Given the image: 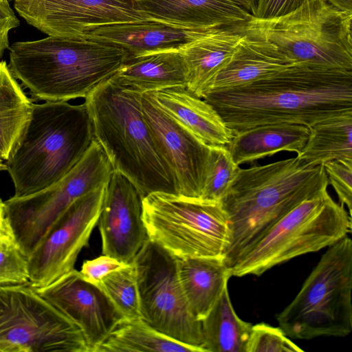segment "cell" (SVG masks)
I'll use <instances>...</instances> for the list:
<instances>
[{"label":"cell","instance_id":"6da1fadb","mask_svg":"<svg viewBox=\"0 0 352 352\" xmlns=\"http://www.w3.org/2000/svg\"><path fill=\"white\" fill-rule=\"evenodd\" d=\"M202 98L234 133L274 123L309 127L352 112V70L294 64L243 85L206 92Z\"/></svg>","mask_w":352,"mask_h":352},{"label":"cell","instance_id":"7a4b0ae2","mask_svg":"<svg viewBox=\"0 0 352 352\" xmlns=\"http://www.w3.org/2000/svg\"><path fill=\"white\" fill-rule=\"evenodd\" d=\"M324 164L297 156L239 168L219 203L228 221L223 259L228 267L268 228L304 200L327 190Z\"/></svg>","mask_w":352,"mask_h":352},{"label":"cell","instance_id":"3957f363","mask_svg":"<svg viewBox=\"0 0 352 352\" xmlns=\"http://www.w3.org/2000/svg\"><path fill=\"white\" fill-rule=\"evenodd\" d=\"M142 94L111 76L85 98L94 140L113 171L128 179L142 199L150 193L177 194L176 182L142 113Z\"/></svg>","mask_w":352,"mask_h":352},{"label":"cell","instance_id":"277c9868","mask_svg":"<svg viewBox=\"0 0 352 352\" xmlns=\"http://www.w3.org/2000/svg\"><path fill=\"white\" fill-rule=\"evenodd\" d=\"M8 67L35 100L85 98L128 57L121 47L87 38L48 36L9 47Z\"/></svg>","mask_w":352,"mask_h":352},{"label":"cell","instance_id":"5b68a950","mask_svg":"<svg viewBox=\"0 0 352 352\" xmlns=\"http://www.w3.org/2000/svg\"><path fill=\"white\" fill-rule=\"evenodd\" d=\"M94 140L85 102L46 101L32 104L30 120L6 161L14 197L40 191L63 178Z\"/></svg>","mask_w":352,"mask_h":352},{"label":"cell","instance_id":"8992f818","mask_svg":"<svg viewBox=\"0 0 352 352\" xmlns=\"http://www.w3.org/2000/svg\"><path fill=\"white\" fill-rule=\"evenodd\" d=\"M351 231V217L325 190L294 207L246 248L231 276H261L295 257L329 247Z\"/></svg>","mask_w":352,"mask_h":352},{"label":"cell","instance_id":"52a82bcc","mask_svg":"<svg viewBox=\"0 0 352 352\" xmlns=\"http://www.w3.org/2000/svg\"><path fill=\"white\" fill-rule=\"evenodd\" d=\"M352 241L329 246L294 299L276 316L292 339L344 337L352 331Z\"/></svg>","mask_w":352,"mask_h":352},{"label":"cell","instance_id":"ba28073f","mask_svg":"<svg viewBox=\"0 0 352 352\" xmlns=\"http://www.w3.org/2000/svg\"><path fill=\"white\" fill-rule=\"evenodd\" d=\"M352 12L327 0H307L280 16L244 25L245 32L274 44L294 64L352 70Z\"/></svg>","mask_w":352,"mask_h":352},{"label":"cell","instance_id":"9c48e42d","mask_svg":"<svg viewBox=\"0 0 352 352\" xmlns=\"http://www.w3.org/2000/svg\"><path fill=\"white\" fill-rule=\"evenodd\" d=\"M149 239L177 258L223 257L228 221L219 202L162 192L142 199Z\"/></svg>","mask_w":352,"mask_h":352},{"label":"cell","instance_id":"30bf717a","mask_svg":"<svg viewBox=\"0 0 352 352\" xmlns=\"http://www.w3.org/2000/svg\"><path fill=\"white\" fill-rule=\"evenodd\" d=\"M113 172L94 140L78 162L60 180L40 191L4 201L7 223L28 257L52 226L78 198L108 182Z\"/></svg>","mask_w":352,"mask_h":352},{"label":"cell","instance_id":"8fae6325","mask_svg":"<svg viewBox=\"0 0 352 352\" xmlns=\"http://www.w3.org/2000/svg\"><path fill=\"white\" fill-rule=\"evenodd\" d=\"M0 352H90L80 328L30 283L0 287Z\"/></svg>","mask_w":352,"mask_h":352},{"label":"cell","instance_id":"7c38bea8","mask_svg":"<svg viewBox=\"0 0 352 352\" xmlns=\"http://www.w3.org/2000/svg\"><path fill=\"white\" fill-rule=\"evenodd\" d=\"M132 263L141 318L174 340L204 349L201 322L191 314L187 305L179 279L177 257L148 239Z\"/></svg>","mask_w":352,"mask_h":352},{"label":"cell","instance_id":"4fadbf2b","mask_svg":"<svg viewBox=\"0 0 352 352\" xmlns=\"http://www.w3.org/2000/svg\"><path fill=\"white\" fill-rule=\"evenodd\" d=\"M106 184L76 199L28 257L32 287H45L74 270L80 251L88 245L98 223Z\"/></svg>","mask_w":352,"mask_h":352},{"label":"cell","instance_id":"5bb4252c","mask_svg":"<svg viewBox=\"0 0 352 352\" xmlns=\"http://www.w3.org/2000/svg\"><path fill=\"white\" fill-rule=\"evenodd\" d=\"M26 22L48 36L85 38L104 25L150 20L135 0H14Z\"/></svg>","mask_w":352,"mask_h":352},{"label":"cell","instance_id":"9a60e30c","mask_svg":"<svg viewBox=\"0 0 352 352\" xmlns=\"http://www.w3.org/2000/svg\"><path fill=\"white\" fill-rule=\"evenodd\" d=\"M141 104L155 144L173 173L177 194L200 198L210 146L161 109L148 92L142 94Z\"/></svg>","mask_w":352,"mask_h":352},{"label":"cell","instance_id":"2e32d148","mask_svg":"<svg viewBox=\"0 0 352 352\" xmlns=\"http://www.w3.org/2000/svg\"><path fill=\"white\" fill-rule=\"evenodd\" d=\"M35 289L80 328L90 352H96L124 319L104 292L75 269L47 286Z\"/></svg>","mask_w":352,"mask_h":352},{"label":"cell","instance_id":"e0dca14e","mask_svg":"<svg viewBox=\"0 0 352 352\" xmlns=\"http://www.w3.org/2000/svg\"><path fill=\"white\" fill-rule=\"evenodd\" d=\"M98 226L102 252L130 264L149 239L142 219V197L124 176L113 171L106 184Z\"/></svg>","mask_w":352,"mask_h":352},{"label":"cell","instance_id":"ac0fdd59","mask_svg":"<svg viewBox=\"0 0 352 352\" xmlns=\"http://www.w3.org/2000/svg\"><path fill=\"white\" fill-rule=\"evenodd\" d=\"M150 20L190 29L244 25L252 14L236 0H135Z\"/></svg>","mask_w":352,"mask_h":352},{"label":"cell","instance_id":"d6986e66","mask_svg":"<svg viewBox=\"0 0 352 352\" xmlns=\"http://www.w3.org/2000/svg\"><path fill=\"white\" fill-rule=\"evenodd\" d=\"M208 30L148 20L100 27L88 33L85 38L121 47L128 53V56H135L163 50H179Z\"/></svg>","mask_w":352,"mask_h":352},{"label":"cell","instance_id":"ffe728a7","mask_svg":"<svg viewBox=\"0 0 352 352\" xmlns=\"http://www.w3.org/2000/svg\"><path fill=\"white\" fill-rule=\"evenodd\" d=\"M294 64L274 44L245 32L230 59L207 85L203 95L254 82Z\"/></svg>","mask_w":352,"mask_h":352},{"label":"cell","instance_id":"44dd1931","mask_svg":"<svg viewBox=\"0 0 352 352\" xmlns=\"http://www.w3.org/2000/svg\"><path fill=\"white\" fill-rule=\"evenodd\" d=\"M148 93L161 109L208 146H227L233 138L217 110L186 88Z\"/></svg>","mask_w":352,"mask_h":352},{"label":"cell","instance_id":"7402d4cb","mask_svg":"<svg viewBox=\"0 0 352 352\" xmlns=\"http://www.w3.org/2000/svg\"><path fill=\"white\" fill-rule=\"evenodd\" d=\"M244 25L210 30L179 49L190 92L202 98L207 85L228 62L244 35Z\"/></svg>","mask_w":352,"mask_h":352},{"label":"cell","instance_id":"603a6c76","mask_svg":"<svg viewBox=\"0 0 352 352\" xmlns=\"http://www.w3.org/2000/svg\"><path fill=\"white\" fill-rule=\"evenodd\" d=\"M113 76L122 85L140 94L186 88V69L179 50L128 56Z\"/></svg>","mask_w":352,"mask_h":352},{"label":"cell","instance_id":"cb8c5ba5","mask_svg":"<svg viewBox=\"0 0 352 352\" xmlns=\"http://www.w3.org/2000/svg\"><path fill=\"white\" fill-rule=\"evenodd\" d=\"M309 135V129L305 125L265 124L234 133L226 146L234 163L240 166L283 151L298 154Z\"/></svg>","mask_w":352,"mask_h":352},{"label":"cell","instance_id":"d4e9b609","mask_svg":"<svg viewBox=\"0 0 352 352\" xmlns=\"http://www.w3.org/2000/svg\"><path fill=\"white\" fill-rule=\"evenodd\" d=\"M177 258L180 285L191 314L201 321L232 276L223 257Z\"/></svg>","mask_w":352,"mask_h":352},{"label":"cell","instance_id":"484cf974","mask_svg":"<svg viewBox=\"0 0 352 352\" xmlns=\"http://www.w3.org/2000/svg\"><path fill=\"white\" fill-rule=\"evenodd\" d=\"M201 322L206 352H246L253 324L241 320L234 311L228 286Z\"/></svg>","mask_w":352,"mask_h":352},{"label":"cell","instance_id":"4316f807","mask_svg":"<svg viewBox=\"0 0 352 352\" xmlns=\"http://www.w3.org/2000/svg\"><path fill=\"white\" fill-rule=\"evenodd\" d=\"M309 129L307 141L297 157L313 165L352 160V112L322 120Z\"/></svg>","mask_w":352,"mask_h":352},{"label":"cell","instance_id":"83f0119b","mask_svg":"<svg viewBox=\"0 0 352 352\" xmlns=\"http://www.w3.org/2000/svg\"><path fill=\"white\" fill-rule=\"evenodd\" d=\"M32 100L12 74L6 60H0V153L6 161L18 144L30 120Z\"/></svg>","mask_w":352,"mask_h":352},{"label":"cell","instance_id":"f1b7e54d","mask_svg":"<svg viewBox=\"0 0 352 352\" xmlns=\"http://www.w3.org/2000/svg\"><path fill=\"white\" fill-rule=\"evenodd\" d=\"M206 352L155 329L141 318L123 319L96 352Z\"/></svg>","mask_w":352,"mask_h":352},{"label":"cell","instance_id":"f546056e","mask_svg":"<svg viewBox=\"0 0 352 352\" xmlns=\"http://www.w3.org/2000/svg\"><path fill=\"white\" fill-rule=\"evenodd\" d=\"M97 285L124 318H141L137 278L133 263L111 272Z\"/></svg>","mask_w":352,"mask_h":352},{"label":"cell","instance_id":"4dcf8cb0","mask_svg":"<svg viewBox=\"0 0 352 352\" xmlns=\"http://www.w3.org/2000/svg\"><path fill=\"white\" fill-rule=\"evenodd\" d=\"M239 168L226 146H210L206 174L200 198L219 202Z\"/></svg>","mask_w":352,"mask_h":352},{"label":"cell","instance_id":"1f68e13d","mask_svg":"<svg viewBox=\"0 0 352 352\" xmlns=\"http://www.w3.org/2000/svg\"><path fill=\"white\" fill-rule=\"evenodd\" d=\"M30 283L28 257L7 221L0 230V287Z\"/></svg>","mask_w":352,"mask_h":352},{"label":"cell","instance_id":"d6a6232c","mask_svg":"<svg viewBox=\"0 0 352 352\" xmlns=\"http://www.w3.org/2000/svg\"><path fill=\"white\" fill-rule=\"evenodd\" d=\"M303 349L293 342L278 327L266 323L252 325L246 352H302Z\"/></svg>","mask_w":352,"mask_h":352},{"label":"cell","instance_id":"836d02e7","mask_svg":"<svg viewBox=\"0 0 352 352\" xmlns=\"http://www.w3.org/2000/svg\"><path fill=\"white\" fill-rule=\"evenodd\" d=\"M328 181L335 190L340 204L346 205L352 215V160H334L324 164Z\"/></svg>","mask_w":352,"mask_h":352},{"label":"cell","instance_id":"e575fe53","mask_svg":"<svg viewBox=\"0 0 352 352\" xmlns=\"http://www.w3.org/2000/svg\"><path fill=\"white\" fill-rule=\"evenodd\" d=\"M126 265L113 257L103 254L84 261L79 272L86 280L97 285L103 277Z\"/></svg>","mask_w":352,"mask_h":352},{"label":"cell","instance_id":"d590c367","mask_svg":"<svg viewBox=\"0 0 352 352\" xmlns=\"http://www.w3.org/2000/svg\"><path fill=\"white\" fill-rule=\"evenodd\" d=\"M307 0H256L252 15L258 19H268L286 14Z\"/></svg>","mask_w":352,"mask_h":352},{"label":"cell","instance_id":"8d00e7d4","mask_svg":"<svg viewBox=\"0 0 352 352\" xmlns=\"http://www.w3.org/2000/svg\"><path fill=\"white\" fill-rule=\"evenodd\" d=\"M20 24L19 19L10 6L8 0L0 1V58L6 50L9 49V32Z\"/></svg>","mask_w":352,"mask_h":352},{"label":"cell","instance_id":"74e56055","mask_svg":"<svg viewBox=\"0 0 352 352\" xmlns=\"http://www.w3.org/2000/svg\"><path fill=\"white\" fill-rule=\"evenodd\" d=\"M331 6L337 9L352 12V0H327Z\"/></svg>","mask_w":352,"mask_h":352},{"label":"cell","instance_id":"f35d334b","mask_svg":"<svg viewBox=\"0 0 352 352\" xmlns=\"http://www.w3.org/2000/svg\"><path fill=\"white\" fill-rule=\"evenodd\" d=\"M243 5L252 15L254 14L256 0H236Z\"/></svg>","mask_w":352,"mask_h":352},{"label":"cell","instance_id":"ab89813d","mask_svg":"<svg viewBox=\"0 0 352 352\" xmlns=\"http://www.w3.org/2000/svg\"><path fill=\"white\" fill-rule=\"evenodd\" d=\"M6 223L4 201L0 198V230Z\"/></svg>","mask_w":352,"mask_h":352},{"label":"cell","instance_id":"60d3db41","mask_svg":"<svg viewBox=\"0 0 352 352\" xmlns=\"http://www.w3.org/2000/svg\"><path fill=\"white\" fill-rule=\"evenodd\" d=\"M6 170H7V168H6V161L3 160V158L2 157V155L0 153V171Z\"/></svg>","mask_w":352,"mask_h":352},{"label":"cell","instance_id":"b9f144b4","mask_svg":"<svg viewBox=\"0 0 352 352\" xmlns=\"http://www.w3.org/2000/svg\"><path fill=\"white\" fill-rule=\"evenodd\" d=\"M5 1V0H0V1Z\"/></svg>","mask_w":352,"mask_h":352}]
</instances>
